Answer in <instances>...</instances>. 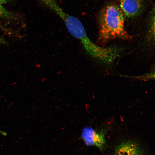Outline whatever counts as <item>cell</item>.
Segmentation results:
<instances>
[{
    "mask_svg": "<svg viewBox=\"0 0 155 155\" xmlns=\"http://www.w3.org/2000/svg\"><path fill=\"white\" fill-rule=\"evenodd\" d=\"M152 11L150 18V21L149 27L148 38L150 40H154L155 38V9L154 8Z\"/></svg>",
    "mask_w": 155,
    "mask_h": 155,
    "instance_id": "cell-6",
    "label": "cell"
},
{
    "mask_svg": "<svg viewBox=\"0 0 155 155\" xmlns=\"http://www.w3.org/2000/svg\"><path fill=\"white\" fill-rule=\"evenodd\" d=\"M82 136L87 145L95 146L101 150L103 148L105 141L103 130L98 131L91 127H86L83 130Z\"/></svg>",
    "mask_w": 155,
    "mask_h": 155,
    "instance_id": "cell-3",
    "label": "cell"
},
{
    "mask_svg": "<svg viewBox=\"0 0 155 155\" xmlns=\"http://www.w3.org/2000/svg\"><path fill=\"white\" fill-rule=\"evenodd\" d=\"M114 155H145L140 146L136 143L127 141L116 148Z\"/></svg>",
    "mask_w": 155,
    "mask_h": 155,
    "instance_id": "cell-5",
    "label": "cell"
},
{
    "mask_svg": "<svg viewBox=\"0 0 155 155\" xmlns=\"http://www.w3.org/2000/svg\"><path fill=\"white\" fill-rule=\"evenodd\" d=\"M0 42L3 43H6V41L1 37H0Z\"/></svg>",
    "mask_w": 155,
    "mask_h": 155,
    "instance_id": "cell-9",
    "label": "cell"
},
{
    "mask_svg": "<svg viewBox=\"0 0 155 155\" xmlns=\"http://www.w3.org/2000/svg\"><path fill=\"white\" fill-rule=\"evenodd\" d=\"M14 17V15L11 12L5 9L0 3V18L11 19Z\"/></svg>",
    "mask_w": 155,
    "mask_h": 155,
    "instance_id": "cell-7",
    "label": "cell"
},
{
    "mask_svg": "<svg viewBox=\"0 0 155 155\" xmlns=\"http://www.w3.org/2000/svg\"><path fill=\"white\" fill-rule=\"evenodd\" d=\"M11 0H0V3L2 5L7 3Z\"/></svg>",
    "mask_w": 155,
    "mask_h": 155,
    "instance_id": "cell-8",
    "label": "cell"
},
{
    "mask_svg": "<svg viewBox=\"0 0 155 155\" xmlns=\"http://www.w3.org/2000/svg\"><path fill=\"white\" fill-rule=\"evenodd\" d=\"M120 8L125 16L132 18L141 12L144 6L143 0H118Z\"/></svg>",
    "mask_w": 155,
    "mask_h": 155,
    "instance_id": "cell-4",
    "label": "cell"
},
{
    "mask_svg": "<svg viewBox=\"0 0 155 155\" xmlns=\"http://www.w3.org/2000/svg\"><path fill=\"white\" fill-rule=\"evenodd\" d=\"M0 133H1V134H2V135H3L4 134V133L0 130Z\"/></svg>",
    "mask_w": 155,
    "mask_h": 155,
    "instance_id": "cell-10",
    "label": "cell"
},
{
    "mask_svg": "<svg viewBox=\"0 0 155 155\" xmlns=\"http://www.w3.org/2000/svg\"><path fill=\"white\" fill-rule=\"evenodd\" d=\"M125 16L119 6L109 3L100 11L98 18V37L103 42L116 38H131L125 27Z\"/></svg>",
    "mask_w": 155,
    "mask_h": 155,
    "instance_id": "cell-1",
    "label": "cell"
},
{
    "mask_svg": "<svg viewBox=\"0 0 155 155\" xmlns=\"http://www.w3.org/2000/svg\"><path fill=\"white\" fill-rule=\"evenodd\" d=\"M59 16L64 23L70 34L81 43L86 54L91 58L95 56L99 52L100 47L88 37L81 22L64 11L61 12Z\"/></svg>",
    "mask_w": 155,
    "mask_h": 155,
    "instance_id": "cell-2",
    "label": "cell"
}]
</instances>
